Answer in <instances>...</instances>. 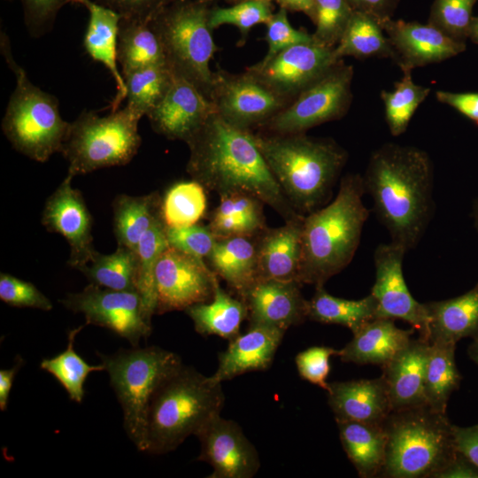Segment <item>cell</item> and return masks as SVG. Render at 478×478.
I'll return each instance as SVG.
<instances>
[{
  "instance_id": "6da1fadb",
  "label": "cell",
  "mask_w": 478,
  "mask_h": 478,
  "mask_svg": "<svg viewBox=\"0 0 478 478\" xmlns=\"http://www.w3.org/2000/svg\"><path fill=\"white\" fill-rule=\"evenodd\" d=\"M187 171L192 180L220 196L249 193L276 211L285 220H299L257 146L252 132L238 128L216 112L186 142Z\"/></svg>"
},
{
  "instance_id": "7a4b0ae2",
  "label": "cell",
  "mask_w": 478,
  "mask_h": 478,
  "mask_svg": "<svg viewBox=\"0 0 478 478\" xmlns=\"http://www.w3.org/2000/svg\"><path fill=\"white\" fill-rule=\"evenodd\" d=\"M363 181L391 242L407 251L415 248L434 212V166L428 153L416 146L384 143L372 152Z\"/></svg>"
},
{
  "instance_id": "3957f363",
  "label": "cell",
  "mask_w": 478,
  "mask_h": 478,
  "mask_svg": "<svg viewBox=\"0 0 478 478\" xmlns=\"http://www.w3.org/2000/svg\"><path fill=\"white\" fill-rule=\"evenodd\" d=\"M363 176L344 175L335 197L303 220L299 282L324 286L352 260L369 211L363 202Z\"/></svg>"
},
{
  "instance_id": "277c9868",
  "label": "cell",
  "mask_w": 478,
  "mask_h": 478,
  "mask_svg": "<svg viewBox=\"0 0 478 478\" xmlns=\"http://www.w3.org/2000/svg\"><path fill=\"white\" fill-rule=\"evenodd\" d=\"M254 141L282 191L301 214L325 205L348 159L330 138L305 133L253 134Z\"/></svg>"
},
{
  "instance_id": "5b68a950",
  "label": "cell",
  "mask_w": 478,
  "mask_h": 478,
  "mask_svg": "<svg viewBox=\"0 0 478 478\" xmlns=\"http://www.w3.org/2000/svg\"><path fill=\"white\" fill-rule=\"evenodd\" d=\"M221 384L184 365L170 375L150 403L143 452L169 453L188 436H196L220 413L225 403Z\"/></svg>"
},
{
  "instance_id": "8992f818",
  "label": "cell",
  "mask_w": 478,
  "mask_h": 478,
  "mask_svg": "<svg viewBox=\"0 0 478 478\" xmlns=\"http://www.w3.org/2000/svg\"><path fill=\"white\" fill-rule=\"evenodd\" d=\"M383 427L387 446L380 477L435 478L457 453L447 414L427 405L392 411Z\"/></svg>"
},
{
  "instance_id": "52a82bcc",
  "label": "cell",
  "mask_w": 478,
  "mask_h": 478,
  "mask_svg": "<svg viewBox=\"0 0 478 478\" xmlns=\"http://www.w3.org/2000/svg\"><path fill=\"white\" fill-rule=\"evenodd\" d=\"M0 48L16 77L2 129L13 148L37 162H46L60 152L70 128L61 117L58 101L33 84L12 57L9 37L1 32Z\"/></svg>"
},
{
  "instance_id": "ba28073f",
  "label": "cell",
  "mask_w": 478,
  "mask_h": 478,
  "mask_svg": "<svg viewBox=\"0 0 478 478\" xmlns=\"http://www.w3.org/2000/svg\"><path fill=\"white\" fill-rule=\"evenodd\" d=\"M97 355L121 406L125 432L143 452L150 403L158 387L183 365L181 358L158 346H133Z\"/></svg>"
},
{
  "instance_id": "9c48e42d",
  "label": "cell",
  "mask_w": 478,
  "mask_h": 478,
  "mask_svg": "<svg viewBox=\"0 0 478 478\" xmlns=\"http://www.w3.org/2000/svg\"><path fill=\"white\" fill-rule=\"evenodd\" d=\"M212 3L174 1L161 7L150 19L173 73L192 83L207 98L214 77L210 61L218 50L209 25Z\"/></svg>"
},
{
  "instance_id": "30bf717a",
  "label": "cell",
  "mask_w": 478,
  "mask_h": 478,
  "mask_svg": "<svg viewBox=\"0 0 478 478\" xmlns=\"http://www.w3.org/2000/svg\"><path fill=\"white\" fill-rule=\"evenodd\" d=\"M140 120L127 106L104 117L83 111L71 122L60 151L68 162L67 173L76 176L129 163L142 143Z\"/></svg>"
},
{
  "instance_id": "8fae6325",
  "label": "cell",
  "mask_w": 478,
  "mask_h": 478,
  "mask_svg": "<svg viewBox=\"0 0 478 478\" xmlns=\"http://www.w3.org/2000/svg\"><path fill=\"white\" fill-rule=\"evenodd\" d=\"M353 76V66L341 60L260 127L269 133L297 134L341 119L351 104Z\"/></svg>"
},
{
  "instance_id": "7c38bea8",
  "label": "cell",
  "mask_w": 478,
  "mask_h": 478,
  "mask_svg": "<svg viewBox=\"0 0 478 478\" xmlns=\"http://www.w3.org/2000/svg\"><path fill=\"white\" fill-rule=\"evenodd\" d=\"M60 302L68 310L82 313L86 325L105 328L134 347L152 330L137 291L113 290L89 282L81 292L68 294Z\"/></svg>"
},
{
  "instance_id": "4fadbf2b",
  "label": "cell",
  "mask_w": 478,
  "mask_h": 478,
  "mask_svg": "<svg viewBox=\"0 0 478 478\" xmlns=\"http://www.w3.org/2000/svg\"><path fill=\"white\" fill-rule=\"evenodd\" d=\"M209 99L224 120L250 131L289 104L246 71L232 74L221 69L214 72Z\"/></svg>"
},
{
  "instance_id": "5bb4252c",
  "label": "cell",
  "mask_w": 478,
  "mask_h": 478,
  "mask_svg": "<svg viewBox=\"0 0 478 478\" xmlns=\"http://www.w3.org/2000/svg\"><path fill=\"white\" fill-rule=\"evenodd\" d=\"M334 49L316 42L299 43L270 59L260 60L245 71L290 104L343 60L336 57Z\"/></svg>"
},
{
  "instance_id": "9a60e30c",
  "label": "cell",
  "mask_w": 478,
  "mask_h": 478,
  "mask_svg": "<svg viewBox=\"0 0 478 478\" xmlns=\"http://www.w3.org/2000/svg\"><path fill=\"white\" fill-rule=\"evenodd\" d=\"M217 275L205 262L168 246L155 270L156 311H185L212 299Z\"/></svg>"
},
{
  "instance_id": "2e32d148",
  "label": "cell",
  "mask_w": 478,
  "mask_h": 478,
  "mask_svg": "<svg viewBox=\"0 0 478 478\" xmlns=\"http://www.w3.org/2000/svg\"><path fill=\"white\" fill-rule=\"evenodd\" d=\"M407 251L393 242L379 244L374 253L375 281L371 294L376 300V318L401 320L428 340V314L424 303L410 293L403 274Z\"/></svg>"
},
{
  "instance_id": "e0dca14e",
  "label": "cell",
  "mask_w": 478,
  "mask_h": 478,
  "mask_svg": "<svg viewBox=\"0 0 478 478\" xmlns=\"http://www.w3.org/2000/svg\"><path fill=\"white\" fill-rule=\"evenodd\" d=\"M196 436L200 442L197 460L212 467L209 478H252L258 472V452L235 420L217 414Z\"/></svg>"
},
{
  "instance_id": "ac0fdd59",
  "label": "cell",
  "mask_w": 478,
  "mask_h": 478,
  "mask_svg": "<svg viewBox=\"0 0 478 478\" xmlns=\"http://www.w3.org/2000/svg\"><path fill=\"white\" fill-rule=\"evenodd\" d=\"M73 177L67 173L47 199L42 224L66 240L70 246L67 263L80 270L92 260L96 251L93 245L92 217L82 195L72 186Z\"/></svg>"
},
{
  "instance_id": "d6986e66",
  "label": "cell",
  "mask_w": 478,
  "mask_h": 478,
  "mask_svg": "<svg viewBox=\"0 0 478 478\" xmlns=\"http://www.w3.org/2000/svg\"><path fill=\"white\" fill-rule=\"evenodd\" d=\"M395 52V63L404 70L440 63L462 53L466 42L456 41L429 24L378 19Z\"/></svg>"
},
{
  "instance_id": "ffe728a7",
  "label": "cell",
  "mask_w": 478,
  "mask_h": 478,
  "mask_svg": "<svg viewBox=\"0 0 478 478\" xmlns=\"http://www.w3.org/2000/svg\"><path fill=\"white\" fill-rule=\"evenodd\" d=\"M214 112L209 98L192 83L173 74L169 89L147 117L157 133L186 143Z\"/></svg>"
},
{
  "instance_id": "44dd1931",
  "label": "cell",
  "mask_w": 478,
  "mask_h": 478,
  "mask_svg": "<svg viewBox=\"0 0 478 478\" xmlns=\"http://www.w3.org/2000/svg\"><path fill=\"white\" fill-rule=\"evenodd\" d=\"M297 281L258 279L243 301L249 325H263L287 331L307 319V300Z\"/></svg>"
},
{
  "instance_id": "7402d4cb",
  "label": "cell",
  "mask_w": 478,
  "mask_h": 478,
  "mask_svg": "<svg viewBox=\"0 0 478 478\" xmlns=\"http://www.w3.org/2000/svg\"><path fill=\"white\" fill-rule=\"evenodd\" d=\"M286 331L263 325H249L243 334L229 341L218 356V366L210 376L222 383L245 373L266 371L273 363Z\"/></svg>"
},
{
  "instance_id": "603a6c76",
  "label": "cell",
  "mask_w": 478,
  "mask_h": 478,
  "mask_svg": "<svg viewBox=\"0 0 478 478\" xmlns=\"http://www.w3.org/2000/svg\"><path fill=\"white\" fill-rule=\"evenodd\" d=\"M328 403L336 420L382 424L391 412L385 378L328 382Z\"/></svg>"
},
{
  "instance_id": "cb8c5ba5",
  "label": "cell",
  "mask_w": 478,
  "mask_h": 478,
  "mask_svg": "<svg viewBox=\"0 0 478 478\" xmlns=\"http://www.w3.org/2000/svg\"><path fill=\"white\" fill-rule=\"evenodd\" d=\"M429 350L426 338H411L382 367L392 411L426 405L424 383Z\"/></svg>"
},
{
  "instance_id": "d4e9b609",
  "label": "cell",
  "mask_w": 478,
  "mask_h": 478,
  "mask_svg": "<svg viewBox=\"0 0 478 478\" xmlns=\"http://www.w3.org/2000/svg\"><path fill=\"white\" fill-rule=\"evenodd\" d=\"M304 218L266 227L256 236L258 279L299 282Z\"/></svg>"
},
{
  "instance_id": "484cf974",
  "label": "cell",
  "mask_w": 478,
  "mask_h": 478,
  "mask_svg": "<svg viewBox=\"0 0 478 478\" xmlns=\"http://www.w3.org/2000/svg\"><path fill=\"white\" fill-rule=\"evenodd\" d=\"M89 12V22L84 35L83 45L87 53L96 61L103 64L113 77L117 94L112 102V112L119 110L121 102L127 98V87L118 62V36L121 16L94 0H76Z\"/></svg>"
},
{
  "instance_id": "4316f807",
  "label": "cell",
  "mask_w": 478,
  "mask_h": 478,
  "mask_svg": "<svg viewBox=\"0 0 478 478\" xmlns=\"http://www.w3.org/2000/svg\"><path fill=\"white\" fill-rule=\"evenodd\" d=\"M391 319L375 318L353 333L352 339L338 351L343 362L377 365L382 367L412 338L413 328L402 329Z\"/></svg>"
},
{
  "instance_id": "83f0119b",
  "label": "cell",
  "mask_w": 478,
  "mask_h": 478,
  "mask_svg": "<svg viewBox=\"0 0 478 478\" xmlns=\"http://www.w3.org/2000/svg\"><path fill=\"white\" fill-rule=\"evenodd\" d=\"M430 343H455L478 335V283L463 295L424 303Z\"/></svg>"
},
{
  "instance_id": "f1b7e54d",
  "label": "cell",
  "mask_w": 478,
  "mask_h": 478,
  "mask_svg": "<svg viewBox=\"0 0 478 478\" xmlns=\"http://www.w3.org/2000/svg\"><path fill=\"white\" fill-rule=\"evenodd\" d=\"M207 259L211 270L223 279L242 300L258 280L256 237L231 236L217 239Z\"/></svg>"
},
{
  "instance_id": "f546056e",
  "label": "cell",
  "mask_w": 478,
  "mask_h": 478,
  "mask_svg": "<svg viewBox=\"0 0 478 478\" xmlns=\"http://www.w3.org/2000/svg\"><path fill=\"white\" fill-rule=\"evenodd\" d=\"M336 425L343 448L358 476H380L387 446L383 423L336 420Z\"/></svg>"
},
{
  "instance_id": "4dcf8cb0",
  "label": "cell",
  "mask_w": 478,
  "mask_h": 478,
  "mask_svg": "<svg viewBox=\"0 0 478 478\" xmlns=\"http://www.w3.org/2000/svg\"><path fill=\"white\" fill-rule=\"evenodd\" d=\"M263 204L260 199L246 192L222 194L208 227L217 239L231 236L256 237L267 227Z\"/></svg>"
},
{
  "instance_id": "1f68e13d",
  "label": "cell",
  "mask_w": 478,
  "mask_h": 478,
  "mask_svg": "<svg viewBox=\"0 0 478 478\" xmlns=\"http://www.w3.org/2000/svg\"><path fill=\"white\" fill-rule=\"evenodd\" d=\"M185 312L201 335H217L228 342L240 334L243 321L248 318L247 305L239 297H232L220 285L214 283L211 300L188 307Z\"/></svg>"
},
{
  "instance_id": "d6a6232c",
  "label": "cell",
  "mask_w": 478,
  "mask_h": 478,
  "mask_svg": "<svg viewBox=\"0 0 478 478\" xmlns=\"http://www.w3.org/2000/svg\"><path fill=\"white\" fill-rule=\"evenodd\" d=\"M118 62L122 76L146 66L166 64L162 44L150 20L120 19Z\"/></svg>"
},
{
  "instance_id": "836d02e7",
  "label": "cell",
  "mask_w": 478,
  "mask_h": 478,
  "mask_svg": "<svg viewBox=\"0 0 478 478\" xmlns=\"http://www.w3.org/2000/svg\"><path fill=\"white\" fill-rule=\"evenodd\" d=\"M376 300L371 293L358 300H348L329 294L324 286H317L312 297L307 300V319L341 325L353 334L376 318Z\"/></svg>"
},
{
  "instance_id": "e575fe53",
  "label": "cell",
  "mask_w": 478,
  "mask_h": 478,
  "mask_svg": "<svg viewBox=\"0 0 478 478\" xmlns=\"http://www.w3.org/2000/svg\"><path fill=\"white\" fill-rule=\"evenodd\" d=\"M158 196L119 195L112 202L113 228L118 245L136 251L141 237L161 215Z\"/></svg>"
},
{
  "instance_id": "d590c367",
  "label": "cell",
  "mask_w": 478,
  "mask_h": 478,
  "mask_svg": "<svg viewBox=\"0 0 478 478\" xmlns=\"http://www.w3.org/2000/svg\"><path fill=\"white\" fill-rule=\"evenodd\" d=\"M334 50L340 59L351 56L358 59L382 58L395 60V52L378 19L358 11L353 12Z\"/></svg>"
},
{
  "instance_id": "8d00e7d4",
  "label": "cell",
  "mask_w": 478,
  "mask_h": 478,
  "mask_svg": "<svg viewBox=\"0 0 478 478\" xmlns=\"http://www.w3.org/2000/svg\"><path fill=\"white\" fill-rule=\"evenodd\" d=\"M455 343H430L424 395L426 405L440 413H446L448 400L459 389L462 380L455 361Z\"/></svg>"
},
{
  "instance_id": "74e56055",
  "label": "cell",
  "mask_w": 478,
  "mask_h": 478,
  "mask_svg": "<svg viewBox=\"0 0 478 478\" xmlns=\"http://www.w3.org/2000/svg\"><path fill=\"white\" fill-rule=\"evenodd\" d=\"M166 226L161 215L141 237L137 248L136 290L145 317L151 322L156 311L155 270L159 257L168 247Z\"/></svg>"
},
{
  "instance_id": "f35d334b",
  "label": "cell",
  "mask_w": 478,
  "mask_h": 478,
  "mask_svg": "<svg viewBox=\"0 0 478 478\" xmlns=\"http://www.w3.org/2000/svg\"><path fill=\"white\" fill-rule=\"evenodd\" d=\"M136 252L118 245L117 250L104 255L96 252L92 260L81 272L90 283L121 291L136 290Z\"/></svg>"
},
{
  "instance_id": "ab89813d",
  "label": "cell",
  "mask_w": 478,
  "mask_h": 478,
  "mask_svg": "<svg viewBox=\"0 0 478 478\" xmlns=\"http://www.w3.org/2000/svg\"><path fill=\"white\" fill-rule=\"evenodd\" d=\"M86 326L81 325L69 331L68 343L65 351L58 355L44 358L40 368L50 374L63 386L69 398L81 404L84 397V383L92 372L103 371L104 366L88 364L75 351L74 343L77 335Z\"/></svg>"
},
{
  "instance_id": "60d3db41",
  "label": "cell",
  "mask_w": 478,
  "mask_h": 478,
  "mask_svg": "<svg viewBox=\"0 0 478 478\" xmlns=\"http://www.w3.org/2000/svg\"><path fill=\"white\" fill-rule=\"evenodd\" d=\"M127 87V107L139 117L146 115L169 89L173 73L166 64L146 66L123 76Z\"/></svg>"
},
{
  "instance_id": "b9f144b4",
  "label": "cell",
  "mask_w": 478,
  "mask_h": 478,
  "mask_svg": "<svg viewBox=\"0 0 478 478\" xmlns=\"http://www.w3.org/2000/svg\"><path fill=\"white\" fill-rule=\"evenodd\" d=\"M402 78L394 82L392 91L382 90L381 98L384 104L385 120L390 134L398 136L404 134L418 109L430 93V88L416 84L412 70H404Z\"/></svg>"
},
{
  "instance_id": "7bdbcfd3",
  "label": "cell",
  "mask_w": 478,
  "mask_h": 478,
  "mask_svg": "<svg viewBox=\"0 0 478 478\" xmlns=\"http://www.w3.org/2000/svg\"><path fill=\"white\" fill-rule=\"evenodd\" d=\"M204 187L195 180L173 184L166 193L160 214L166 227H181L195 224L206 211Z\"/></svg>"
},
{
  "instance_id": "ee69618b",
  "label": "cell",
  "mask_w": 478,
  "mask_h": 478,
  "mask_svg": "<svg viewBox=\"0 0 478 478\" xmlns=\"http://www.w3.org/2000/svg\"><path fill=\"white\" fill-rule=\"evenodd\" d=\"M273 2L249 0L230 7L211 6L209 25L213 30L221 25L236 27L244 41L251 28L258 24H267L274 12Z\"/></svg>"
},
{
  "instance_id": "f6af8a7d",
  "label": "cell",
  "mask_w": 478,
  "mask_h": 478,
  "mask_svg": "<svg viewBox=\"0 0 478 478\" xmlns=\"http://www.w3.org/2000/svg\"><path fill=\"white\" fill-rule=\"evenodd\" d=\"M354 10L347 0H316L312 34L316 43L334 49L351 18Z\"/></svg>"
},
{
  "instance_id": "bcb514c9",
  "label": "cell",
  "mask_w": 478,
  "mask_h": 478,
  "mask_svg": "<svg viewBox=\"0 0 478 478\" xmlns=\"http://www.w3.org/2000/svg\"><path fill=\"white\" fill-rule=\"evenodd\" d=\"M478 0H434L428 24L451 38L466 42L473 7Z\"/></svg>"
},
{
  "instance_id": "7dc6e473",
  "label": "cell",
  "mask_w": 478,
  "mask_h": 478,
  "mask_svg": "<svg viewBox=\"0 0 478 478\" xmlns=\"http://www.w3.org/2000/svg\"><path fill=\"white\" fill-rule=\"evenodd\" d=\"M168 245L173 247L199 261L204 262L217 241L216 236L207 226L195 224L189 227H166Z\"/></svg>"
},
{
  "instance_id": "c3c4849f",
  "label": "cell",
  "mask_w": 478,
  "mask_h": 478,
  "mask_svg": "<svg viewBox=\"0 0 478 478\" xmlns=\"http://www.w3.org/2000/svg\"><path fill=\"white\" fill-rule=\"evenodd\" d=\"M266 27V41L268 50L263 60L270 59L293 45L315 42L312 34L303 28L296 29L291 26L288 19V11L281 7L273 14Z\"/></svg>"
},
{
  "instance_id": "681fc988",
  "label": "cell",
  "mask_w": 478,
  "mask_h": 478,
  "mask_svg": "<svg viewBox=\"0 0 478 478\" xmlns=\"http://www.w3.org/2000/svg\"><path fill=\"white\" fill-rule=\"evenodd\" d=\"M0 299L15 307H28L42 311H50L53 305L33 283L19 279L12 274H0Z\"/></svg>"
},
{
  "instance_id": "f907efd6",
  "label": "cell",
  "mask_w": 478,
  "mask_h": 478,
  "mask_svg": "<svg viewBox=\"0 0 478 478\" xmlns=\"http://www.w3.org/2000/svg\"><path fill=\"white\" fill-rule=\"evenodd\" d=\"M339 350L329 346H312L300 351L295 358L299 376L312 384L327 390L330 372L329 360L337 356Z\"/></svg>"
},
{
  "instance_id": "816d5d0a",
  "label": "cell",
  "mask_w": 478,
  "mask_h": 478,
  "mask_svg": "<svg viewBox=\"0 0 478 478\" xmlns=\"http://www.w3.org/2000/svg\"><path fill=\"white\" fill-rule=\"evenodd\" d=\"M12 1V0H7ZM22 5L24 23L34 38L50 32L60 9L76 0H19Z\"/></svg>"
},
{
  "instance_id": "f5cc1de1",
  "label": "cell",
  "mask_w": 478,
  "mask_h": 478,
  "mask_svg": "<svg viewBox=\"0 0 478 478\" xmlns=\"http://www.w3.org/2000/svg\"><path fill=\"white\" fill-rule=\"evenodd\" d=\"M118 12L121 18L150 20L167 0H94Z\"/></svg>"
},
{
  "instance_id": "db71d44e",
  "label": "cell",
  "mask_w": 478,
  "mask_h": 478,
  "mask_svg": "<svg viewBox=\"0 0 478 478\" xmlns=\"http://www.w3.org/2000/svg\"><path fill=\"white\" fill-rule=\"evenodd\" d=\"M436 99L465 115L478 125V92H450L437 90Z\"/></svg>"
},
{
  "instance_id": "11a10c76",
  "label": "cell",
  "mask_w": 478,
  "mask_h": 478,
  "mask_svg": "<svg viewBox=\"0 0 478 478\" xmlns=\"http://www.w3.org/2000/svg\"><path fill=\"white\" fill-rule=\"evenodd\" d=\"M456 450L478 467V424L459 427L452 424Z\"/></svg>"
},
{
  "instance_id": "9f6ffc18",
  "label": "cell",
  "mask_w": 478,
  "mask_h": 478,
  "mask_svg": "<svg viewBox=\"0 0 478 478\" xmlns=\"http://www.w3.org/2000/svg\"><path fill=\"white\" fill-rule=\"evenodd\" d=\"M435 478H478V467L457 451Z\"/></svg>"
},
{
  "instance_id": "6f0895ef",
  "label": "cell",
  "mask_w": 478,
  "mask_h": 478,
  "mask_svg": "<svg viewBox=\"0 0 478 478\" xmlns=\"http://www.w3.org/2000/svg\"><path fill=\"white\" fill-rule=\"evenodd\" d=\"M354 11L374 16L377 19L392 18L400 0H347Z\"/></svg>"
},
{
  "instance_id": "680465c9",
  "label": "cell",
  "mask_w": 478,
  "mask_h": 478,
  "mask_svg": "<svg viewBox=\"0 0 478 478\" xmlns=\"http://www.w3.org/2000/svg\"><path fill=\"white\" fill-rule=\"evenodd\" d=\"M23 364L24 359L17 355L12 367L0 370V410L2 412L7 408L14 378Z\"/></svg>"
},
{
  "instance_id": "91938a15",
  "label": "cell",
  "mask_w": 478,
  "mask_h": 478,
  "mask_svg": "<svg viewBox=\"0 0 478 478\" xmlns=\"http://www.w3.org/2000/svg\"><path fill=\"white\" fill-rule=\"evenodd\" d=\"M280 7L288 12H301L307 15L313 21L315 14L316 0H274Z\"/></svg>"
},
{
  "instance_id": "94428289",
  "label": "cell",
  "mask_w": 478,
  "mask_h": 478,
  "mask_svg": "<svg viewBox=\"0 0 478 478\" xmlns=\"http://www.w3.org/2000/svg\"><path fill=\"white\" fill-rule=\"evenodd\" d=\"M466 351L470 359L478 366V335L472 339Z\"/></svg>"
},
{
  "instance_id": "6125c7cd",
  "label": "cell",
  "mask_w": 478,
  "mask_h": 478,
  "mask_svg": "<svg viewBox=\"0 0 478 478\" xmlns=\"http://www.w3.org/2000/svg\"><path fill=\"white\" fill-rule=\"evenodd\" d=\"M468 39L478 44V16L472 18L468 29Z\"/></svg>"
},
{
  "instance_id": "be15d7a7",
  "label": "cell",
  "mask_w": 478,
  "mask_h": 478,
  "mask_svg": "<svg viewBox=\"0 0 478 478\" xmlns=\"http://www.w3.org/2000/svg\"><path fill=\"white\" fill-rule=\"evenodd\" d=\"M472 215L474 219V224L478 231V197L474 200L473 204Z\"/></svg>"
},
{
  "instance_id": "e7e4bbea",
  "label": "cell",
  "mask_w": 478,
  "mask_h": 478,
  "mask_svg": "<svg viewBox=\"0 0 478 478\" xmlns=\"http://www.w3.org/2000/svg\"><path fill=\"white\" fill-rule=\"evenodd\" d=\"M227 1V3H230L232 4H237V3H240V2H243V1H249V0H225ZM263 1H268V2H273L274 0H263Z\"/></svg>"
},
{
  "instance_id": "03108f58",
  "label": "cell",
  "mask_w": 478,
  "mask_h": 478,
  "mask_svg": "<svg viewBox=\"0 0 478 478\" xmlns=\"http://www.w3.org/2000/svg\"><path fill=\"white\" fill-rule=\"evenodd\" d=\"M174 1H178V0H167L166 4H169V3L174 2ZM204 1L213 2V1H215V0H204Z\"/></svg>"
}]
</instances>
